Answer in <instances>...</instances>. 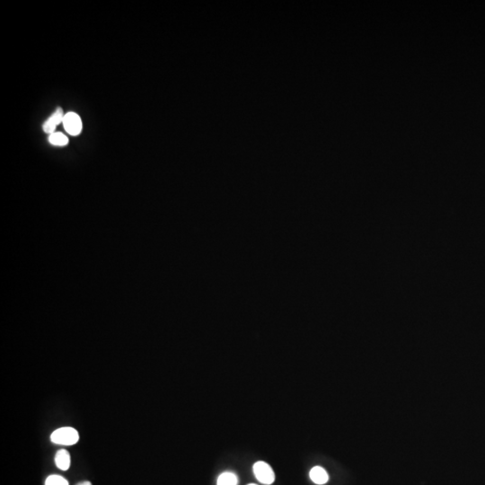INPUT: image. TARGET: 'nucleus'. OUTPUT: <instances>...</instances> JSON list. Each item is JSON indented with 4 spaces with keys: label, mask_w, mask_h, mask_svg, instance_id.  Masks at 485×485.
<instances>
[{
    "label": "nucleus",
    "mask_w": 485,
    "mask_h": 485,
    "mask_svg": "<svg viewBox=\"0 0 485 485\" xmlns=\"http://www.w3.org/2000/svg\"><path fill=\"white\" fill-rule=\"evenodd\" d=\"M237 483H238V480H237V477L235 474L230 473V472H226V473H223L220 476H218L217 485H237Z\"/></svg>",
    "instance_id": "8"
},
{
    "label": "nucleus",
    "mask_w": 485,
    "mask_h": 485,
    "mask_svg": "<svg viewBox=\"0 0 485 485\" xmlns=\"http://www.w3.org/2000/svg\"><path fill=\"white\" fill-rule=\"evenodd\" d=\"M91 485V483H89V482H83V483H80L79 485Z\"/></svg>",
    "instance_id": "10"
},
{
    "label": "nucleus",
    "mask_w": 485,
    "mask_h": 485,
    "mask_svg": "<svg viewBox=\"0 0 485 485\" xmlns=\"http://www.w3.org/2000/svg\"><path fill=\"white\" fill-rule=\"evenodd\" d=\"M45 485H69L68 481L59 476H50L46 479Z\"/></svg>",
    "instance_id": "9"
},
{
    "label": "nucleus",
    "mask_w": 485,
    "mask_h": 485,
    "mask_svg": "<svg viewBox=\"0 0 485 485\" xmlns=\"http://www.w3.org/2000/svg\"><path fill=\"white\" fill-rule=\"evenodd\" d=\"M64 116L65 114L63 110L61 107H58L42 124V131L45 132L46 134L49 135L52 134L55 132V130L57 129L58 125L63 123Z\"/></svg>",
    "instance_id": "4"
},
{
    "label": "nucleus",
    "mask_w": 485,
    "mask_h": 485,
    "mask_svg": "<svg viewBox=\"0 0 485 485\" xmlns=\"http://www.w3.org/2000/svg\"><path fill=\"white\" fill-rule=\"evenodd\" d=\"M309 476H310V479L317 485H324L329 480V476H328L327 472L321 467H313L310 471Z\"/></svg>",
    "instance_id": "5"
},
{
    "label": "nucleus",
    "mask_w": 485,
    "mask_h": 485,
    "mask_svg": "<svg viewBox=\"0 0 485 485\" xmlns=\"http://www.w3.org/2000/svg\"><path fill=\"white\" fill-rule=\"evenodd\" d=\"M50 440L54 444L72 446L77 443L79 435L77 430L70 427H64L53 431L50 436Z\"/></svg>",
    "instance_id": "1"
},
{
    "label": "nucleus",
    "mask_w": 485,
    "mask_h": 485,
    "mask_svg": "<svg viewBox=\"0 0 485 485\" xmlns=\"http://www.w3.org/2000/svg\"><path fill=\"white\" fill-rule=\"evenodd\" d=\"M254 476L263 485H272L275 480V474L267 463L259 461L254 466Z\"/></svg>",
    "instance_id": "2"
},
{
    "label": "nucleus",
    "mask_w": 485,
    "mask_h": 485,
    "mask_svg": "<svg viewBox=\"0 0 485 485\" xmlns=\"http://www.w3.org/2000/svg\"><path fill=\"white\" fill-rule=\"evenodd\" d=\"M254 485V484H251V485Z\"/></svg>",
    "instance_id": "11"
},
{
    "label": "nucleus",
    "mask_w": 485,
    "mask_h": 485,
    "mask_svg": "<svg viewBox=\"0 0 485 485\" xmlns=\"http://www.w3.org/2000/svg\"><path fill=\"white\" fill-rule=\"evenodd\" d=\"M62 124L65 131L71 136H78L81 133L83 129L81 118L74 112H68L65 114Z\"/></svg>",
    "instance_id": "3"
},
{
    "label": "nucleus",
    "mask_w": 485,
    "mask_h": 485,
    "mask_svg": "<svg viewBox=\"0 0 485 485\" xmlns=\"http://www.w3.org/2000/svg\"><path fill=\"white\" fill-rule=\"evenodd\" d=\"M56 466L62 471H67L70 467V455L67 450H59L55 457Z\"/></svg>",
    "instance_id": "6"
},
{
    "label": "nucleus",
    "mask_w": 485,
    "mask_h": 485,
    "mask_svg": "<svg viewBox=\"0 0 485 485\" xmlns=\"http://www.w3.org/2000/svg\"><path fill=\"white\" fill-rule=\"evenodd\" d=\"M48 141L49 143L51 144V145L56 146V147H65L68 144V137L66 135H64L63 133L61 132H55L49 135V138H48Z\"/></svg>",
    "instance_id": "7"
}]
</instances>
